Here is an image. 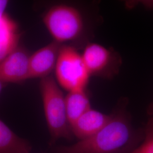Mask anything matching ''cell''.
Here are the masks:
<instances>
[{
    "instance_id": "obj_12",
    "label": "cell",
    "mask_w": 153,
    "mask_h": 153,
    "mask_svg": "<svg viewBox=\"0 0 153 153\" xmlns=\"http://www.w3.org/2000/svg\"><path fill=\"white\" fill-rule=\"evenodd\" d=\"M131 153H153V115L143 129L142 141Z\"/></svg>"
},
{
    "instance_id": "obj_6",
    "label": "cell",
    "mask_w": 153,
    "mask_h": 153,
    "mask_svg": "<svg viewBox=\"0 0 153 153\" xmlns=\"http://www.w3.org/2000/svg\"><path fill=\"white\" fill-rule=\"evenodd\" d=\"M30 57L27 51L18 46L0 62V80L6 83L30 79Z\"/></svg>"
},
{
    "instance_id": "obj_16",
    "label": "cell",
    "mask_w": 153,
    "mask_h": 153,
    "mask_svg": "<svg viewBox=\"0 0 153 153\" xmlns=\"http://www.w3.org/2000/svg\"><path fill=\"white\" fill-rule=\"evenodd\" d=\"M4 84V83L0 80V94L1 93V91H2V88H3Z\"/></svg>"
},
{
    "instance_id": "obj_14",
    "label": "cell",
    "mask_w": 153,
    "mask_h": 153,
    "mask_svg": "<svg viewBox=\"0 0 153 153\" xmlns=\"http://www.w3.org/2000/svg\"><path fill=\"white\" fill-rule=\"evenodd\" d=\"M9 1V0H0V16H3L5 13V10Z\"/></svg>"
},
{
    "instance_id": "obj_2",
    "label": "cell",
    "mask_w": 153,
    "mask_h": 153,
    "mask_svg": "<svg viewBox=\"0 0 153 153\" xmlns=\"http://www.w3.org/2000/svg\"><path fill=\"white\" fill-rule=\"evenodd\" d=\"M43 22L53 41L83 49L93 36L90 18L82 7L59 3L44 13Z\"/></svg>"
},
{
    "instance_id": "obj_11",
    "label": "cell",
    "mask_w": 153,
    "mask_h": 153,
    "mask_svg": "<svg viewBox=\"0 0 153 153\" xmlns=\"http://www.w3.org/2000/svg\"><path fill=\"white\" fill-rule=\"evenodd\" d=\"M30 143L18 136L0 119V153H30Z\"/></svg>"
},
{
    "instance_id": "obj_13",
    "label": "cell",
    "mask_w": 153,
    "mask_h": 153,
    "mask_svg": "<svg viewBox=\"0 0 153 153\" xmlns=\"http://www.w3.org/2000/svg\"><path fill=\"white\" fill-rule=\"evenodd\" d=\"M127 10H132L139 5H142L146 9L153 10V0H120Z\"/></svg>"
},
{
    "instance_id": "obj_8",
    "label": "cell",
    "mask_w": 153,
    "mask_h": 153,
    "mask_svg": "<svg viewBox=\"0 0 153 153\" xmlns=\"http://www.w3.org/2000/svg\"><path fill=\"white\" fill-rule=\"evenodd\" d=\"M111 117V114L107 115L91 108L71 124L72 134L79 140L91 137L108 122Z\"/></svg>"
},
{
    "instance_id": "obj_1",
    "label": "cell",
    "mask_w": 153,
    "mask_h": 153,
    "mask_svg": "<svg viewBox=\"0 0 153 153\" xmlns=\"http://www.w3.org/2000/svg\"><path fill=\"white\" fill-rule=\"evenodd\" d=\"M126 106V101L122 100L98 132L71 146H59L56 153H131L142 141L143 129L134 128Z\"/></svg>"
},
{
    "instance_id": "obj_10",
    "label": "cell",
    "mask_w": 153,
    "mask_h": 153,
    "mask_svg": "<svg viewBox=\"0 0 153 153\" xmlns=\"http://www.w3.org/2000/svg\"><path fill=\"white\" fill-rule=\"evenodd\" d=\"M65 104L71 127L81 115L91 108L86 88L69 91L65 97Z\"/></svg>"
},
{
    "instance_id": "obj_4",
    "label": "cell",
    "mask_w": 153,
    "mask_h": 153,
    "mask_svg": "<svg viewBox=\"0 0 153 153\" xmlns=\"http://www.w3.org/2000/svg\"><path fill=\"white\" fill-rule=\"evenodd\" d=\"M56 80L68 92L86 89L90 75L79 49L62 45L55 69Z\"/></svg>"
},
{
    "instance_id": "obj_3",
    "label": "cell",
    "mask_w": 153,
    "mask_h": 153,
    "mask_svg": "<svg viewBox=\"0 0 153 153\" xmlns=\"http://www.w3.org/2000/svg\"><path fill=\"white\" fill-rule=\"evenodd\" d=\"M40 88L51 142L60 138L71 140L73 135L67 116L65 97L58 83L49 75L41 78Z\"/></svg>"
},
{
    "instance_id": "obj_9",
    "label": "cell",
    "mask_w": 153,
    "mask_h": 153,
    "mask_svg": "<svg viewBox=\"0 0 153 153\" xmlns=\"http://www.w3.org/2000/svg\"><path fill=\"white\" fill-rule=\"evenodd\" d=\"M19 38L16 22L6 13L0 16V62L19 46Z\"/></svg>"
},
{
    "instance_id": "obj_7",
    "label": "cell",
    "mask_w": 153,
    "mask_h": 153,
    "mask_svg": "<svg viewBox=\"0 0 153 153\" xmlns=\"http://www.w3.org/2000/svg\"><path fill=\"white\" fill-rule=\"evenodd\" d=\"M61 45L53 41L30 55V78H42L51 75L55 70Z\"/></svg>"
},
{
    "instance_id": "obj_15",
    "label": "cell",
    "mask_w": 153,
    "mask_h": 153,
    "mask_svg": "<svg viewBox=\"0 0 153 153\" xmlns=\"http://www.w3.org/2000/svg\"><path fill=\"white\" fill-rule=\"evenodd\" d=\"M148 113L150 116L153 115V103L149 106L148 108Z\"/></svg>"
},
{
    "instance_id": "obj_5",
    "label": "cell",
    "mask_w": 153,
    "mask_h": 153,
    "mask_svg": "<svg viewBox=\"0 0 153 153\" xmlns=\"http://www.w3.org/2000/svg\"><path fill=\"white\" fill-rule=\"evenodd\" d=\"M81 54L90 76L110 79L119 72L122 59L114 49L90 42L83 47Z\"/></svg>"
}]
</instances>
